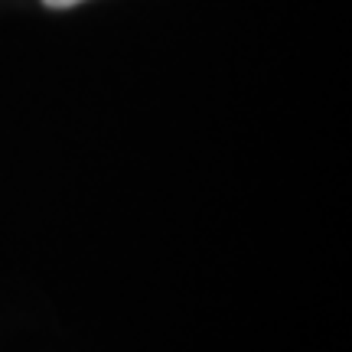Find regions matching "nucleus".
<instances>
[{"label": "nucleus", "instance_id": "obj_1", "mask_svg": "<svg viewBox=\"0 0 352 352\" xmlns=\"http://www.w3.org/2000/svg\"><path fill=\"white\" fill-rule=\"evenodd\" d=\"M76 3H82V0H43V7H50V10H69Z\"/></svg>", "mask_w": 352, "mask_h": 352}]
</instances>
